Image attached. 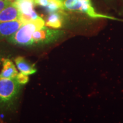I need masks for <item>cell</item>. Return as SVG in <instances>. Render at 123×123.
<instances>
[{"mask_svg":"<svg viewBox=\"0 0 123 123\" xmlns=\"http://www.w3.org/2000/svg\"><path fill=\"white\" fill-rule=\"evenodd\" d=\"M63 1L62 0H50L49 5L46 7V10L50 13L64 9Z\"/></svg>","mask_w":123,"mask_h":123,"instance_id":"11","label":"cell"},{"mask_svg":"<svg viewBox=\"0 0 123 123\" xmlns=\"http://www.w3.org/2000/svg\"><path fill=\"white\" fill-rule=\"evenodd\" d=\"M20 15L21 12L13 2L0 12V23L19 19Z\"/></svg>","mask_w":123,"mask_h":123,"instance_id":"6","label":"cell"},{"mask_svg":"<svg viewBox=\"0 0 123 123\" xmlns=\"http://www.w3.org/2000/svg\"><path fill=\"white\" fill-rule=\"evenodd\" d=\"M9 1H14V0H9Z\"/></svg>","mask_w":123,"mask_h":123,"instance_id":"16","label":"cell"},{"mask_svg":"<svg viewBox=\"0 0 123 123\" xmlns=\"http://www.w3.org/2000/svg\"><path fill=\"white\" fill-rule=\"evenodd\" d=\"M45 22L41 17L24 24L13 34L7 38L10 42L21 46L33 45V34L35 31L44 26Z\"/></svg>","mask_w":123,"mask_h":123,"instance_id":"1","label":"cell"},{"mask_svg":"<svg viewBox=\"0 0 123 123\" xmlns=\"http://www.w3.org/2000/svg\"><path fill=\"white\" fill-rule=\"evenodd\" d=\"M14 2L18 7L21 13L25 14H31L34 11V3L32 0H15Z\"/></svg>","mask_w":123,"mask_h":123,"instance_id":"10","label":"cell"},{"mask_svg":"<svg viewBox=\"0 0 123 123\" xmlns=\"http://www.w3.org/2000/svg\"><path fill=\"white\" fill-rule=\"evenodd\" d=\"M62 1H64V0H62Z\"/></svg>","mask_w":123,"mask_h":123,"instance_id":"17","label":"cell"},{"mask_svg":"<svg viewBox=\"0 0 123 123\" xmlns=\"http://www.w3.org/2000/svg\"><path fill=\"white\" fill-rule=\"evenodd\" d=\"M20 85L15 79L0 78V101L8 102L17 95Z\"/></svg>","mask_w":123,"mask_h":123,"instance_id":"4","label":"cell"},{"mask_svg":"<svg viewBox=\"0 0 123 123\" xmlns=\"http://www.w3.org/2000/svg\"><path fill=\"white\" fill-rule=\"evenodd\" d=\"M16 80L18 81V83L21 85L22 84H26L29 81V77L28 75L24 74L22 73H18V75H17L16 78H15Z\"/></svg>","mask_w":123,"mask_h":123,"instance_id":"12","label":"cell"},{"mask_svg":"<svg viewBox=\"0 0 123 123\" xmlns=\"http://www.w3.org/2000/svg\"><path fill=\"white\" fill-rule=\"evenodd\" d=\"M63 7L64 9L70 11L79 12L85 13L91 18H107L117 21L120 20L112 16L102 14L96 12L92 5L91 0H64Z\"/></svg>","mask_w":123,"mask_h":123,"instance_id":"2","label":"cell"},{"mask_svg":"<svg viewBox=\"0 0 123 123\" xmlns=\"http://www.w3.org/2000/svg\"><path fill=\"white\" fill-rule=\"evenodd\" d=\"M14 61L18 70L24 74L29 75L37 72V69L34 66L27 62L24 57L18 56L14 59Z\"/></svg>","mask_w":123,"mask_h":123,"instance_id":"8","label":"cell"},{"mask_svg":"<svg viewBox=\"0 0 123 123\" xmlns=\"http://www.w3.org/2000/svg\"><path fill=\"white\" fill-rule=\"evenodd\" d=\"M63 24V18L59 11L50 13L49 15L45 25L47 26L54 29H59L62 27Z\"/></svg>","mask_w":123,"mask_h":123,"instance_id":"9","label":"cell"},{"mask_svg":"<svg viewBox=\"0 0 123 123\" xmlns=\"http://www.w3.org/2000/svg\"><path fill=\"white\" fill-rule=\"evenodd\" d=\"M64 34L63 31L54 30L43 26L37 29L33 34V45H43L57 41Z\"/></svg>","mask_w":123,"mask_h":123,"instance_id":"3","label":"cell"},{"mask_svg":"<svg viewBox=\"0 0 123 123\" xmlns=\"http://www.w3.org/2000/svg\"><path fill=\"white\" fill-rule=\"evenodd\" d=\"M2 59H3V58H2L1 54H0V65H1V63H2Z\"/></svg>","mask_w":123,"mask_h":123,"instance_id":"15","label":"cell"},{"mask_svg":"<svg viewBox=\"0 0 123 123\" xmlns=\"http://www.w3.org/2000/svg\"><path fill=\"white\" fill-rule=\"evenodd\" d=\"M50 0H35L34 1L35 5L46 7L49 4Z\"/></svg>","mask_w":123,"mask_h":123,"instance_id":"14","label":"cell"},{"mask_svg":"<svg viewBox=\"0 0 123 123\" xmlns=\"http://www.w3.org/2000/svg\"><path fill=\"white\" fill-rule=\"evenodd\" d=\"M18 71L13 62L9 59H2V68L0 73V78L15 79Z\"/></svg>","mask_w":123,"mask_h":123,"instance_id":"7","label":"cell"},{"mask_svg":"<svg viewBox=\"0 0 123 123\" xmlns=\"http://www.w3.org/2000/svg\"><path fill=\"white\" fill-rule=\"evenodd\" d=\"M14 1H9V0H0V12L2 10L12 4Z\"/></svg>","mask_w":123,"mask_h":123,"instance_id":"13","label":"cell"},{"mask_svg":"<svg viewBox=\"0 0 123 123\" xmlns=\"http://www.w3.org/2000/svg\"><path fill=\"white\" fill-rule=\"evenodd\" d=\"M24 24L21 19L0 23V41L7 39Z\"/></svg>","mask_w":123,"mask_h":123,"instance_id":"5","label":"cell"}]
</instances>
